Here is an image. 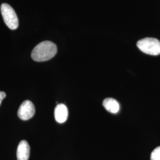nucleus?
I'll return each instance as SVG.
<instances>
[{"label": "nucleus", "instance_id": "4", "mask_svg": "<svg viewBox=\"0 0 160 160\" xmlns=\"http://www.w3.org/2000/svg\"><path fill=\"white\" fill-rule=\"evenodd\" d=\"M35 113L34 104L30 100H25L22 103L18 110L17 114L18 118L23 120L31 119Z\"/></svg>", "mask_w": 160, "mask_h": 160}, {"label": "nucleus", "instance_id": "7", "mask_svg": "<svg viewBox=\"0 0 160 160\" xmlns=\"http://www.w3.org/2000/svg\"><path fill=\"white\" fill-rule=\"evenodd\" d=\"M103 105L105 109L110 113L116 114L120 109L119 103L114 98H107L103 100Z\"/></svg>", "mask_w": 160, "mask_h": 160}, {"label": "nucleus", "instance_id": "6", "mask_svg": "<svg viewBox=\"0 0 160 160\" xmlns=\"http://www.w3.org/2000/svg\"><path fill=\"white\" fill-rule=\"evenodd\" d=\"M30 156V146L28 142L23 140L18 144L17 150V160H28Z\"/></svg>", "mask_w": 160, "mask_h": 160}, {"label": "nucleus", "instance_id": "8", "mask_svg": "<svg viewBox=\"0 0 160 160\" xmlns=\"http://www.w3.org/2000/svg\"><path fill=\"white\" fill-rule=\"evenodd\" d=\"M151 160H160V147H157L151 154Z\"/></svg>", "mask_w": 160, "mask_h": 160}, {"label": "nucleus", "instance_id": "5", "mask_svg": "<svg viewBox=\"0 0 160 160\" xmlns=\"http://www.w3.org/2000/svg\"><path fill=\"white\" fill-rule=\"evenodd\" d=\"M55 118L59 123H63L67 120L68 111L67 107L63 104H58L55 109Z\"/></svg>", "mask_w": 160, "mask_h": 160}, {"label": "nucleus", "instance_id": "1", "mask_svg": "<svg viewBox=\"0 0 160 160\" xmlns=\"http://www.w3.org/2000/svg\"><path fill=\"white\" fill-rule=\"evenodd\" d=\"M57 52V45L51 41L40 42L32 51L31 57L36 62H44L54 57Z\"/></svg>", "mask_w": 160, "mask_h": 160}, {"label": "nucleus", "instance_id": "2", "mask_svg": "<svg viewBox=\"0 0 160 160\" xmlns=\"http://www.w3.org/2000/svg\"><path fill=\"white\" fill-rule=\"evenodd\" d=\"M138 48L140 51L150 55L157 56L160 54V41L152 38H146L139 40Z\"/></svg>", "mask_w": 160, "mask_h": 160}, {"label": "nucleus", "instance_id": "9", "mask_svg": "<svg viewBox=\"0 0 160 160\" xmlns=\"http://www.w3.org/2000/svg\"><path fill=\"white\" fill-rule=\"evenodd\" d=\"M6 94L3 92H0V105L1 104L2 101L3 100V99L6 97Z\"/></svg>", "mask_w": 160, "mask_h": 160}, {"label": "nucleus", "instance_id": "3", "mask_svg": "<svg viewBox=\"0 0 160 160\" xmlns=\"http://www.w3.org/2000/svg\"><path fill=\"white\" fill-rule=\"evenodd\" d=\"M1 12L4 22L9 29L16 30L18 27V19L14 9L6 3L1 6Z\"/></svg>", "mask_w": 160, "mask_h": 160}]
</instances>
